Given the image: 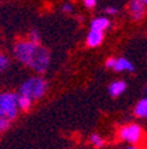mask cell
Here are the masks:
<instances>
[{
	"label": "cell",
	"mask_w": 147,
	"mask_h": 149,
	"mask_svg": "<svg viewBox=\"0 0 147 149\" xmlns=\"http://www.w3.org/2000/svg\"><path fill=\"white\" fill-rule=\"evenodd\" d=\"M13 55L21 64L40 74L46 72L50 64V53L45 47L41 45V43L37 44L31 40L19 41L13 47Z\"/></svg>",
	"instance_id": "cell-1"
},
{
	"label": "cell",
	"mask_w": 147,
	"mask_h": 149,
	"mask_svg": "<svg viewBox=\"0 0 147 149\" xmlns=\"http://www.w3.org/2000/svg\"><path fill=\"white\" fill-rule=\"evenodd\" d=\"M48 89V84L41 76H35L23 83L20 87V95H25V96L31 97L32 100H39L46 93Z\"/></svg>",
	"instance_id": "cell-2"
},
{
	"label": "cell",
	"mask_w": 147,
	"mask_h": 149,
	"mask_svg": "<svg viewBox=\"0 0 147 149\" xmlns=\"http://www.w3.org/2000/svg\"><path fill=\"white\" fill-rule=\"evenodd\" d=\"M19 113V95L13 92L0 93V116L12 121Z\"/></svg>",
	"instance_id": "cell-3"
},
{
	"label": "cell",
	"mask_w": 147,
	"mask_h": 149,
	"mask_svg": "<svg viewBox=\"0 0 147 149\" xmlns=\"http://www.w3.org/2000/svg\"><path fill=\"white\" fill-rule=\"evenodd\" d=\"M142 136H143V132H142V128L138 124H127L123 125L119 130H118V137H119L122 141L130 144H137L141 141Z\"/></svg>",
	"instance_id": "cell-4"
},
{
	"label": "cell",
	"mask_w": 147,
	"mask_h": 149,
	"mask_svg": "<svg viewBox=\"0 0 147 149\" xmlns=\"http://www.w3.org/2000/svg\"><path fill=\"white\" fill-rule=\"evenodd\" d=\"M130 15L134 20H142L144 17V13H146V4L142 1V0H131L130 1Z\"/></svg>",
	"instance_id": "cell-5"
},
{
	"label": "cell",
	"mask_w": 147,
	"mask_h": 149,
	"mask_svg": "<svg viewBox=\"0 0 147 149\" xmlns=\"http://www.w3.org/2000/svg\"><path fill=\"white\" fill-rule=\"evenodd\" d=\"M104 41V31H98V29H90V32L88 33L86 37V44L88 47H98L101 45V43Z\"/></svg>",
	"instance_id": "cell-6"
},
{
	"label": "cell",
	"mask_w": 147,
	"mask_h": 149,
	"mask_svg": "<svg viewBox=\"0 0 147 149\" xmlns=\"http://www.w3.org/2000/svg\"><path fill=\"white\" fill-rule=\"evenodd\" d=\"M114 71H117V72H134L135 67L130 60L125 59V57H119V59H117V61H115Z\"/></svg>",
	"instance_id": "cell-7"
},
{
	"label": "cell",
	"mask_w": 147,
	"mask_h": 149,
	"mask_svg": "<svg viewBox=\"0 0 147 149\" xmlns=\"http://www.w3.org/2000/svg\"><path fill=\"white\" fill-rule=\"evenodd\" d=\"M126 87H127V85H126L125 81L117 80V81H114V83L110 84V87H109V93H110L111 97H118L126 91Z\"/></svg>",
	"instance_id": "cell-8"
},
{
	"label": "cell",
	"mask_w": 147,
	"mask_h": 149,
	"mask_svg": "<svg viewBox=\"0 0 147 149\" xmlns=\"http://www.w3.org/2000/svg\"><path fill=\"white\" fill-rule=\"evenodd\" d=\"M110 27V20L107 17H95L92 22V29H98V31H105L106 28Z\"/></svg>",
	"instance_id": "cell-9"
},
{
	"label": "cell",
	"mask_w": 147,
	"mask_h": 149,
	"mask_svg": "<svg viewBox=\"0 0 147 149\" xmlns=\"http://www.w3.org/2000/svg\"><path fill=\"white\" fill-rule=\"evenodd\" d=\"M32 104H33V100L31 97L25 96V95H20L19 93V109L27 112L32 108Z\"/></svg>",
	"instance_id": "cell-10"
},
{
	"label": "cell",
	"mask_w": 147,
	"mask_h": 149,
	"mask_svg": "<svg viewBox=\"0 0 147 149\" xmlns=\"http://www.w3.org/2000/svg\"><path fill=\"white\" fill-rule=\"evenodd\" d=\"M135 116L138 117H147V99H142L138 101L134 109Z\"/></svg>",
	"instance_id": "cell-11"
},
{
	"label": "cell",
	"mask_w": 147,
	"mask_h": 149,
	"mask_svg": "<svg viewBox=\"0 0 147 149\" xmlns=\"http://www.w3.org/2000/svg\"><path fill=\"white\" fill-rule=\"evenodd\" d=\"M90 143L95 146V148H102L105 145V141L99 134H92L90 136Z\"/></svg>",
	"instance_id": "cell-12"
},
{
	"label": "cell",
	"mask_w": 147,
	"mask_h": 149,
	"mask_svg": "<svg viewBox=\"0 0 147 149\" xmlns=\"http://www.w3.org/2000/svg\"><path fill=\"white\" fill-rule=\"evenodd\" d=\"M9 125H11V120L4 117V116H0V134L3 133V132H6L9 128Z\"/></svg>",
	"instance_id": "cell-13"
},
{
	"label": "cell",
	"mask_w": 147,
	"mask_h": 149,
	"mask_svg": "<svg viewBox=\"0 0 147 149\" xmlns=\"http://www.w3.org/2000/svg\"><path fill=\"white\" fill-rule=\"evenodd\" d=\"M8 67H9V59L4 53L0 52V73H1L4 69L8 68Z\"/></svg>",
	"instance_id": "cell-14"
},
{
	"label": "cell",
	"mask_w": 147,
	"mask_h": 149,
	"mask_svg": "<svg viewBox=\"0 0 147 149\" xmlns=\"http://www.w3.org/2000/svg\"><path fill=\"white\" fill-rule=\"evenodd\" d=\"M28 40L33 41V43H37L40 44L41 43V36H40V32L36 31V29H32L31 32H29V39Z\"/></svg>",
	"instance_id": "cell-15"
},
{
	"label": "cell",
	"mask_w": 147,
	"mask_h": 149,
	"mask_svg": "<svg viewBox=\"0 0 147 149\" xmlns=\"http://www.w3.org/2000/svg\"><path fill=\"white\" fill-rule=\"evenodd\" d=\"M115 61H117L115 57H109V59L106 60V63H105L106 68H109V69H114V67H115Z\"/></svg>",
	"instance_id": "cell-16"
},
{
	"label": "cell",
	"mask_w": 147,
	"mask_h": 149,
	"mask_svg": "<svg viewBox=\"0 0 147 149\" xmlns=\"http://www.w3.org/2000/svg\"><path fill=\"white\" fill-rule=\"evenodd\" d=\"M84 4H85V7H88V8H94L95 4H97V0H82Z\"/></svg>",
	"instance_id": "cell-17"
},
{
	"label": "cell",
	"mask_w": 147,
	"mask_h": 149,
	"mask_svg": "<svg viewBox=\"0 0 147 149\" xmlns=\"http://www.w3.org/2000/svg\"><path fill=\"white\" fill-rule=\"evenodd\" d=\"M62 11H64L65 13L73 12V6H72V4H69V3H65L64 6H62Z\"/></svg>",
	"instance_id": "cell-18"
},
{
	"label": "cell",
	"mask_w": 147,
	"mask_h": 149,
	"mask_svg": "<svg viewBox=\"0 0 147 149\" xmlns=\"http://www.w3.org/2000/svg\"><path fill=\"white\" fill-rule=\"evenodd\" d=\"M117 12H118V9H117L115 7H107V8L105 9V13H109V15H115Z\"/></svg>",
	"instance_id": "cell-19"
},
{
	"label": "cell",
	"mask_w": 147,
	"mask_h": 149,
	"mask_svg": "<svg viewBox=\"0 0 147 149\" xmlns=\"http://www.w3.org/2000/svg\"><path fill=\"white\" fill-rule=\"evenodd\" d=\"M126 149H138L137 146H129V148H126Z\"/></svg>",
	"instance_id": "cell-20"
},
{
	"label": "cell",
	"mask_w": 147,
	"mask_h": 149,
	"mask_svg": "<svg viewBox=\"0 0 147 149\" xmlns=\"http://www.w3.org/2000/svg\"><path fill=\"white\" fill-rule=\"evenodd\" d=\"M142 1H143V3H144V4H146V6H147V0H142Z\"/></svg>",
	"instance_id": "cell-21"
},
{
	"label": "cell",
	"mask_w": 147,
	"mask_h": 149,
	"mask_svg": "<svg viewBox=\"0 0 147 149\" xmlns=\"http://www.w3.org/2000/svg\"><path fill=\"white\" fill-rule=\"evenodd\" d=\"M146 87H147V84H146Z\"/></svg>",
	"instance_id": "cell-22"
}]
</instances>
